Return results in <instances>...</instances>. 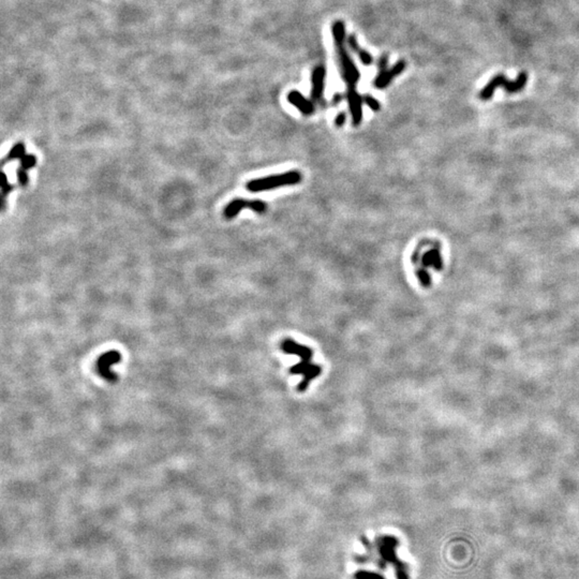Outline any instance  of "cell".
Here are the masks:
<instances>
[{"label": "cell", "mask_w": 579, "mask_h": 579, "mask_svg": "<svg viewBox=\"0 0 579 579\" xmlns=\"http://www.w3.org/2000/svg\"><path fill=\"white\" fill-rule=\"evenodd\" d=\"M528 82L527 72H520L515 81H510L503 74H497L486 84V86L480 91L479 97L481 100H489L493 98L497 88H503L509 93H516L521 91Z\"/></svg>", "instance_id": "5b68a950"}, {"label": "cell", "mask_w": 579, "mask_h": 579, "mask_svg": "<svg viewBox=\"0 0 579 579\" xmlns=\"http://www.w3.org/2000/svg\"><path fill=\"white\" fill-rule=\"evenodd\" d=\"M399 542L396 537L384 535L377 538V550L380 556V560L378 561L380 567L385 568L387 564L393 565L396 576L397 579H409V572H408V565L406 563L400 561L396 553Z\"/></svg>", "instance_id": "3957f363"}, {"label": "cell", "mask_w": 579, "mask_h": 579, "mask_svg": "<svg viewBox=\"0 0 579 579\" xmlns=\"http://www.w3.org/2000/svg\"><path fill=\"white\" fill-rule=\"evenodd\" d=\"M301 181V174L298 171H289L278 175H272L250 180L246 188L250 192L269 191L280 187L294 186Z\"/></svg>", "instance_id": "277c9868"}, {"label": "cell", "mask_w": 579, "mask_h": 579, "mask_svg": "<svg viewBox=\"0 0 579 579\" xmlns=\"http://www.w3.org/2000/svg\"><path fill=\"white\" fill-rule=\"evenodd\" d=\"M281 350L287 354L296 355L301 360L295 366L290 368L291 375H301L304 378L300 381L297 390L298 392H305L309 384L316 377H319L322 372V368L319 365L311 363L313 351L311 348L303 345L292 339H285L280 344Z\"/></svg>", "instance_id": "6da1fadb"}, {"label": "cell", "mask_w": 579, "mask_h": 579, "mask_svg": "<svg viewBox=\"0 0 579 579\" xmlns=\"http://www.w3.org/2000/svg\"><path fill=\"white\" fill-rule=\"evenodd\" d=\"M363 101H364L365 104H367L372 110H376V112H377V110L380 109V103H379V101H378L376 98L370 96V94H366V96H364V97H363Z\"/></svg>", "instance_id": "2e32d148"}, {"label": "cell", "mask_w": 579, "mask_h": 579, "mask_svg": "<svg viewBox=\"0 0 579 579\" xmlns=\"http://www.w3.org/2000/svg\"><path fill=\"white\" fill-rule=\"evenodd\" d=\"M325 76H326V70H325L323 66H318L314 68L311 77L312 83L311 96L312 99L315 101L321 100L323 97V92L325 88Z\"/></svg>", "instance_id": "9c48e42d"}, {"label": "cell", "mask_w": 579, "mask_h": 579, "mask_svg": "<svg viewBox=\"0 0 579 579\" xmlns=\"http://www.w3.org/2000/svg\"><path fill=\"white\" fill-rule=\"evenodd\" d=\"M26 153V148L25 145H24V143L19 142L15 144L11 149L10 152L8 153L6 159L3 160V165L6 164V162H9V161H13V160H17V159H22V158L25 156Z\"/></svg>", "instance_id": "4fadbf2b"}, {"label": "cell", "mask_w": 579, "mask_h": 579, "mask_svg": "<svg viewBox=\"0 0 579 579\" xmlns=\"http://www.w3.org/2000/svg\"><path fill=\"white\" fill-rule=\"evenodd\" d=\"M13 190V186L9 184V180L7 178V175L4 173V180L2 182V192H3V199L9 195V193Z\"/></svg>", "instance_id": "d6986e66"}, {"label": "cell", "mask_w": 579, "mask_h": 579, "mask_svg": "<svg viewBox=\"0 0 579 579\" xmlns=\"http://www.w3.org/2000/svg\"><path fill=\"white\" fill-rule=\"evenodd\" d=\"M354 579H386L382 575L375 572H368V570H360L354 575Z\"/></svg>", "instance_id": "9a60e30c"}, {"label": "cell", "mask_w": 579, "mask_h": 579, "mask_svg": "<svg viewBox=\"0 0 579 579\" xmlns=\"http://www.w3.org/2000/svg\"><path fill=\"white\" fill-rule=\"evenodd\" d=\"M36 164H37V157H36L35 155H33V154H31V155H25V156H24V157L22 158V159H21V166H20V168L23 169V170H25V171H28V170H30V169L35 168Z\"/></svg>", "instance_id": "5bb4252c"}, {"label": "cell", "mask_w": 579, "mask_h": 579, "mask_svg": "<svg viewBox=\"0 0 579 579\" xmlns=\"http://www.w3.org/2000/svg\"><path fill=\"white\" fill-rule=\"evenodd\" d=\"M331 31L332 37H334L338 65L341 75H342L343 81L348 85V90H356V85H358L361 78V73L358 67H356L355 63L353 62L352 58L350 57V54H349V52L345 49L344 23L341 21H336L332 24Z\"/></svg>", "instance_id": "7a4b0ae2"}, {"label": "cell", "mask_w": 579, "mask_h": 579, "mask_svg": "<svg viewBox=\"0 0 579 579\" xmlns=\"http://www.w3.org/2000/svg\"><path fill=\"white\" fill-rule=\"evenodd\" d=\"M244 209H250L258 213H263L267 209V205L260 200H244L235 199L229 202L223 210V215L226 219H232L239 215Z\"/></svg>", "instance_id": "8992f818"}, {"label": "cell", "mask_w": 579, "mask_h": 579, "mask_svg": "<svg viewBox=\"0 0 579 579\" xmlns=\"http://www.w3.org/2000/svg\"><path fill=\"white\" fill-rule=\"evenodd\" d=\"M17 176H18L19 184H20L22 187H26V186L28 185L29 177H28L27 171L23 170V169H21V168L18 169V171H17Z\"/></svg>", "instance_id": "ac0fdd59"}, {"label": "cell", "mask_w": 579, "mask_h": 579, "mask_svg": "<svg viewBox=\"0 0 579 579\" xmlns=\"http://www.w3.org/2000/svg\"><path fill=\"white\" fill-rule=\"evenodd\" d=\"M404 69H406V62H404L403 60H400L396 63L393 68L380 71L379 74L376 77L375 82H374L375 87L376 88H379V89L385 88V87H387L388 85L391 84V82L394 80L396 76L403 72Z\"/></svg>", "instance_id": "52a82bcc"}, {"label": "cell", "mask_w": 579, "mask_h": 579, "mask_svg": "<svg viewBox=\"0 0 579 579\" xmlns=\"http://www.w3.org/2000/svg\"><path fill=\"white\" fill-rule=\"evenodd\" d=\"M417 278H418L420 284H422L423 287H425V288L430 287L431 278H430L429 274H428L426 271H419V272H417Z\"/></svg>", "instance_id": "e0dca14e"}, {"label": "cell", "mask_w": 579, "mask_h": 579, "mask_svg": "<svg viewBox=\"0 0 579 579\" xmlns=\"http://www.w3.org/2000/svg\"><path fill=\"white\" fill-rule=\"evenodd\" d=\"M335 123H336V125H337L338 127H341V126H342V125L345 123V114H343V113H340V114H339V115L336 117V121H335Z\"/></svg>", "instance_id": "44dd1931"}, {"label": "cell", "mask_w": 579, "mask_h": 579, "mask_svg": "<svg viewBox=\"0 0 579 579\" xmlns=\"http://www.w3.org/2000/svg\"><path fill=\"white\" fill-rule=\"evenodd\" d=\"M346 42H348L349 47H350V49L352 50V52L358 55L363 65H365V66L372 65V62H374V57H372L367 51H365L362 49V47H360L359 42H358V40H356V37L354 35H351L350 37H349Z\"/></svg>", "instance_id": "8fae6325"}, {"label": "cell", "mask_w": 579, "mask_h": 579, "mask_svg": "<svg viewBox=\"0 0 579 579\" xmlns=\"http://www.w3.org/2000/svg\"><path fill=\"white\" fill-rule=\"evenodd\" d=\"M288 101L292 105H294L301 114L311 115L314 112L313 103L296 90H293L288 94Z\"/></svg>", "instance_id": "30bf717a"}, {"label": "cell", "mask_w": 579, "mask_h": 579, "mask_svg": "<svg viewBox=\"0 0 579 579\" xmlns=\"http://www.w3.org/2000/svg\"><path fill=\"white\" fill-rule=\"evenodd\" d=\"M387 65H388V57L386 56V55H383V56L380 58L379 63H378L379 70H380V71L386 70V69H387Z\"/></svg>", "instance_id": "ffe728a7"}, {"label": "cell", "mask_w": 579, "mask_h": 579, "mask_svg": "<svg viewBox=\"0 0 579 579\" xmlns=\"http://www.w3.org/2000/svg\"><path fill=\"white\" fill-rule=\"evenodd\" d=\"M346 97L353 124L359 126L363 120V97H361L356 90H348Z\"/></svg>", "instance_id": "ba28073f"}, {"label": "cell", "mask_w": 579, "mask_h": 579, "mask_svg": "<svg viewBox=\"0 0 579 579\" xmlns=\"http://www.w3.org/2000/svg\"><path fill=\"white\" fill-rule=\"evenodd\" d=\"M422 263L425 267L432 266L435 271H440V269H442V265H443V261H442L440 251L437 249H432L430 251L426 252L425 255L423 256Z\"/></svg>", "instance_id": "7c38bea8"}]
</instances>
